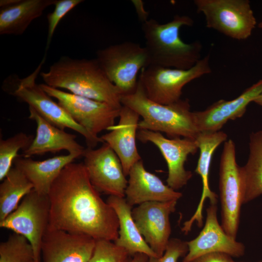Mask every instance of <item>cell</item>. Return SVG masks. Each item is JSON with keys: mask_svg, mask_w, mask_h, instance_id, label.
<instances>
[{"mask_svg": "<svg viewBox=\"0 0 262 262\" xmlns=\"http://www.w3.org/2000/svg\"><path fill=\"white\" fill-rule=\"evenodd\" d=\"M82 157L90 180L99 192L125 197L128 180L119 158L107 144L97 149L87 147Z\"/></svg>", "mask_w": 262, "mask_h": 262, "instance_id": "7c38bea8", "label": "cell"}, {"mask_svg": "<svg viewBox=\"0 0 262 262\" xmlns=\"http://www.w3.org/2000/svg\"><path fill=\"white\" fill-rule=\"evenodd\" d=\"M0 262H35L32 246L25 237L14 232L0 243Z\"/></svg>", "mask_w": 262, "mask_h": 262, "instance_id": "4316f807", "label": "cell"}, {"mask_svg": "<svg viewBox=\"0 0 262 262\" xmlns=\"http://www.w3.org/2000/svg\"><path fill=\"white\" fill-rule=\"evenodd\" d=\"M255 103L262 106V93L253 101Z\"/></svg>", "mask_w": 262, "mask_h": 262, "instance_id": "d590c367", "label": "cell"}, {"mask_svg": "<svg viewBox=\"0 0 262 262\" xmlns=\"http://www.w3.org/2000/svg\"><path fill=\"white\" fill-rule=\"evenodd\" d=\"M205 224L198 236L187 242L188 252L182 262H191L204 254L219 252L239 258L245 253L244 245L230 237L224 231L217 219V206L211 204L207 209Z\"/></svg>", "mask_w": 262, "mask_h": 262, "instance_id": "9a60e30c", "label": "cell"}, {"mask_svg": "<svg viewBox=\"0 0 262 262\" xmlns=\"http://www.w3.org/2000/svg\"><path fill=\"white\" fill-rule=\"evenodd\" d=\"M96 60L108 79L122 96L133 93L138 85L140 71L150 65L145 47L131 41L110 45L99 49Z\"/></svg>", "mask_w": 262, "mask_h": 262, "instance_id": "8992f818", "label": "cell"}, {"mask_svg": "<svg viewBox=\"0 0 262 262\" xmlns=\"http://www.w3.org/2000/svg\"><path fill=\"white\" fill-rule=\"evenodd\" d=\"M56 0H20L9 7L0 8V34L21 35L31 22L40 16Z\"/></svg>", "mask_w": 262, "mask_h": 262, "instance_id": "cb8c5ba5", "label": "cell"}, {"mask_svg": "<svg viewBox=\"0 0 262 262\" xmlns=\"http://www.w3.org/2000/svg\"><path fill=\"white\" fill-rule=\"evenodd\" d=\"M211 71L208 54L188 69L150 65L141 70L138 81L150 100L167 105L181 99L182 90L186 84Z\"/></svg>", "mask_w": 262, "mask_h": 262, "instance_id": "52a82bcc", "label": "cell"}, {"mask_svg": "<svg viewBox=\"0 0 262 262\" xmlns=\"http://www.w3.org/2000/svg\"><path fill=\"white\" fill-rule=\"evenodd\" d=\"M29 118L36 124V135L29 147L23 151L22 157L31 158L33 155L47 152L55 153L66 150L69 154L83 156L85 148L76 140V136L52 125L29 107Z\"/></svg>", "mask_w": 262, "mask_h": 262, "instance_id": "ffe728a7", "label": "cell"}, {"mask_svg": "<svg viewBox=\"0 0 262 262\" xmlns=\"http://www.w3.org/2000/svg\"><path fill=\"white\" fill-rule=\"evenodd\" d=\"M20 0H0V8L9 7L18 3Z\"/></svg>", "mask_w": 262, "mask_h": 262, "instance_id": "e575fe53", "label": "cell"}, {"mask_svg": "<svg viewBox=\"0 0 262 262\" xmlns=\"http://www.w3.org/2000/svg\"><path fill=\"white\" fill-rule=\"evenodd\" d=\"M96 243L86 235L47 229L41 249L43 262H88Z\"/></svg>", "mask_w": 262, "mask_h": 262, "instance_id": "2e32d148", "label": "cell"}, {"mask_svg": "<svg viewBox=\"0 0 262 262\" xmlns=\"http://www.w3.org/2000/svg\"><path fill=\"white\" fill-rule=\"evenodd\" d=\"M194 22L188 16L176 15L171 21L164 24L154 19L143 23L145 47L150 65L180 69L194 66L201 59L202 45L199 41L185 43L180 36L182 26H192Z\"/></svg>", "mask_w": 262, "mask_h": 262, "instance_id": "3957f363", "label": "cell"}, {"mask_svg": "<svg viewBox=\"0 0 262 262\" xmlns=\"http://www.w3.org/2000/svg\"><path fill=\"white\" fill-rule=\"evenodd\" d=\"M149 257L144 253H138L134 255L129 262H147Z\"/></svg>", "mask_w": 262, "mask_h": 262, "instance_id": "836d02e7", "label": "cell"}, {"mask_svg": "<svg viewBox=\"0 0 262 262\" xmlns=\"http://www.w3.org/2000/svg\"><path fill=\"white\" fill-rule=\"evenodd\" d=\"M131 1L135 9L139 19L142 23L147 21L149 14L144 8L143 1L141 0H132Z\"/></svg>", "mask_w": 262, "mask_h": 262, "instance_id": "d6a6232c", "label": "cell"}, {"mask_svg": "<svg viewBox=\"0 0 262 262\" xmlns=\"http://www.w3.org/2000/svg\"><path fill=\"white\" fill-rule=\"evenodd\" d=\"M191 262H236L230 256L219 252L211 253L200 256Z\"/></svg>", "mask_w": 262, "mask_h": 262, "instance_id": "1f68e13d", "label": "cell"}, {"mask_svg": "<svg viewBox=\"0 0 262 262\" xmlns=\"http://www.w3.org/2000/svg\"><path fill=\"white\" fill-rule=\"evenodd\" d=\"M121 101L122 105L131 109L142 117L138 123V130L164 132L169 138L196 139L200 133L188 99H180L167 105L156 103L147 96L138 81L135 91L122 95Z\"/></svg>", "mask_w": 262, "mask_h": 262, "instance_id": "277c9868", "label": "cell"}, {"mask_svg": "<svg viewBox=\"0 0 262 262\" xmlns=\"http://www.w3.org/2000/svg\"><path fill=\"white\" fill-rule=\"evenodd\" d=\"M194 3L204 16L207 28L230 38L246 39L256 27L248 0H195Z\"/></svg>", "mask_w": 262, "mask_h": 262, "instance_id": "ba28073f", "label": "cell"}, {"mask_svg": "<svg viewBox=\"0 0 262 262\" xmlns=\"http://www.w3.org/2000/svg\"><path fill=\"white\" fill-rule=\"evenodd\" d=\"M240 167L237 163L234 142H224L219 166V188L222 225L224 231L236 239L243 204V184Z\"/></svg>", "mask_w": 262, "mask_h": 262, "instance_id": "9c48e42d", "label": "cell"}, {"mask_svg": "<svg viewBox=\"0 0 262 262\" xmlns=\"http://www.w3.org/2000/svg\"><path fill=\"white\" fill-rule=\"evenodd\" d=\"M45 61L44 57L36 69L28 76L20 78L16 75H11L3 81V90L26 103L41 116L55 126L64 130L69 128L84 137L88 148H94L103 141L100 137H95L75 122L66 111L58 102L54 101L36 82Z\"/></svg>", "mask_w": 262, "mask_h": 262, "instance_id": "5b68a950", "label": "cell"}, {"mask_svg": "<svg viewBox=\"0 0 262 262\" xmlns=\"http://www.w3.org/2000/svg\"><path fill=\"white\" fill-rule=\"evenodd\" d=\"M227 135L219 131L212 132H200L196 138L199 156L195 172L201 179L202 184V194L197 208L194 214L185 221L181 231L187 234L191 230L193 224L196 222L198 227L203 225V209L205 201L208 199L211 204L217 203V195L212 191L209 185V173L212 158L217 147L227 140Z\"/></svg>", "mask_w": 262, "mask_h": 262, "instance_id": "44dd1931", "label": "cell"}, {"mask_svg": "<svg viewBox=\"0 0 262 262\" xmlns=\"http://www.w3.org/2000/svg\"><path fill=\"white\" fill-rule=\"evenodd\" d=\"M83 0H56L54 10L47 15L48 35L46 51L49 48L55 31L62 19Z\"/></svg>", "mask_w": 262, "mask_h": 262, "instance_id": "f546056e", "label": "cell"}, {"mask_svg": "<svg viewBox=\"0 0 262 262\" xmlns=\"http://www.w3.org/2000/svg\"><path fill=\"white\" fill-rule=\"evenodd\" d=\"M177 200L149 201L132 209V216L141 234L157 257L163 255L170 240V215Z\"/></svg>", "mask_w": 262, "mask_h": 262, "instance_id": "5bb4252c", "label": "cell"}, {"mask_svg": "<svg viewBox=\"0 0 262 262\" xmlns=\"http://www.w3.org/2000/svg\"><path fill=\"white\" fill-rule=\"evenodd\" d=\"M258 27L259 28L262 29V21L258 24Z\"/></svg>", "mask_w": 262, "mask_h": 262, "instance_id": "8d00e7d4", "label": "cell"}, {"mask_svg": "<svg viewBox=\"0 0 262 262\" xmlns=\"http://www.w3.org/2000/svg\"><path fill=\"white\" fill-rule=\"evenodd\" d=\"M40 75L45 84L121 108L122 94L108 79L96 59L61 57Z\"/></svg>", "mask_w": 262, "mask_h": 262, "instance_id": "7a4b0ae2", "label": "cell"}, {"mask_svg": "<svg viewBox=\"0 0 262 262\" xmlns=\"http://www.w3.org/2000/svg\"><path fill=\"white\" fill-rule=\"evenodd\" d=\"M78 158L77 155L68 153L43 161H35L18 156L14 164L31 182L34 191L40 195H48L52 184L62 169Z\"/></svg>", "mask_w": 262, "mask_h": 262, "instance_id": "7402d4cb", "label": "cell"}, {"mask_svg": "<svg viewBox=\"0 0 262 262\" xmlns=\"http://www.w3.org/2000/svg\"><path fill=\"white\" fill-rule=\"evenodd\" d=\"M247 161L241 166L243 183V204L262 195V133L250 137Z\"/></svg>", "mask_w": 262, "mask_h": 262, "instance_id": "d4e9b609", "label": "cell"}, {"mask_svg": "<svg viewBox=\"0 0 262 262\" xmlns=\"http://www.w3.org/2000/svg\"><path fill=\"white\" fill-rule=\"evenodd\" d=\"M137 138L143 143L151 142L159 149L168 167L167 185L174 190L187 184L192 173L186 170L184 164L188 156L198 149L196 139L178 137L167 138L161 132L138 130Z\"/></svg>", "mask_w": 262, "mask_h": 262, "instance_id": "4fadbf2b", "label": "cell"}, {"mask_svg": "<svg viewBox=\"0 0 262 262\" xmlns=\"http://www.w3.org/2000/svg\"><path fill=\"white\" fill-rule=\"evenodd\" d=\"M0 184V221L3 220L18 206L21 199L33 186L24 173L12 167Z\"/></svg>", "mask_w": 262, "mask_h": 262, "instance_id": "484cf974", "label": "cell"}, {"mask_svg": "<svg viewBox=\"0 0 262 262\" xmlns=\"http://www.w3.org/2000/svg\"><path fill=\"white\" fill-rule=\"evenodd\" d=\"M50 202L48 195L33 189L17 208L3 220L0 227L25 237L33 249L35 262H40L43 239L49 223Z\"/></svg>", "mask_w": 262, "mask_h": 262, "instance_id": "30bf717a", "label": "cell"}, {"mask_svg": "<svg viewBox=\"0 0 262 262\" xmlns=\"http://www.w3.org/2000/svg\"><path fill=\"white\" fill-rule=\"evenodd\" d=\"M262 262V260L259 261L257 262Z\"/></svg>", "mask_w": 262, "mask_h": 262, "instance_id": "74e56055", "label": "cell"}, {"mask_svg": "<svg viewBox=\"0 0 262 262\" xmlns=\"http://www.w3.org/2000/svg\"><path fill=\"white\" fill-rule=\"evenodd\" d=\"M48 229L114 242L118 237L117 215L92 184L83 163L66 165L48 194Z\"/></svg>", "mask_w": 262, "mask_h": 262, "instance_id": "6da1fadb", "label": "cell"}, {"mask_svg": "<svg viewBox=\"0 0 262 262\" xmlns=\"http://www.w3.org/2000/svg\"><path fill=\"white\" fill-rule=\"evenodd\" d=\"M33 138L24 132L18 133L3 140H0V180H2L11 168L20 149L25 150L32 143Z\"/></svg>", "mask_w": 262, "mask_h": 262, "instance_id": "83f0119b", "label": "cell"}, {"mask_svg": "<svg viewBox=\"0 0 262 262\" xmlns=\"http://www.w3.org/2000/svg\"><path fill=\"white\" fill-rule=\"evenodd\" d=\"M40 87L58 103L78 124L93 136L108 130L115 125L121 108L106 103L73 94L49 86L45 83Z\"/></svg>", "mask_w": 262, "mask_h": 262, "instance_id": "8fae6325", "label": "cell"}, {"mask_svg": "<svg viewBox=\"0 0 262 262\" xmlns=\"http://www.w3.org/2000/svg\"><path fill=\"white\" fill-rule=\"evenodd\" d=\"M131 256L114 242L96 240L92 256L88 262H129Z\"/></svg>", "mask_w": 262, "mask_h": 262, "instance_id": "f1b7e54d", "label": "cell"}, {"mask_svg": "<svg viewBox=\"0 0 262 262\" xmlns=\"http://www.w3.org/2000/svg\"><path fill=\"white\" fill-rule=\"evenodd\" d=\"M262 93V79L246 89L234 99H220L205 110L194 112L200 132L218 131L229 120L242 117L248 105Z\"/></svg>", "mask_w": 262, "mask_h": 262, "instance_id": "ac0fdd59", "label": "cell"}, {"mask_svg": "<svg viewBox=\"0 0 262 262\" xmlns=\"http://www.w3.org/2000/svg\"><path fill=\"white\" fill-rule=\"evenodd\" d=\"M125 198L131 206L149 201L178 200L181 193L165 185L160 178L147 171L143 161H139L131 168Z\"/></svg>", "mask_w": 262, "mask_h": 262, "instance_id": "d6986e66", "label": "cell"}, {"mask_svg": "<svg viewBox=\"0 0 262 262\" xmlns=\"http://www.w3.org/2000/svg\"><path fill=\"white\" fill-rule=\"evenodd\" d=\"M139 117L136 112L122 105L118 123L109 128V132L100 137L119 158L126 176L133 164L142 160L136 144Z\"/></svg>", "mask_w": 262, "mask_h": 262, "instance_id": "e0dca14e", "label": "cell"}, {"mask_svg": "<svg viewBox=\"0 0 262 262\" xmlns=\"http://www.w3.org/2000/svg\"><path fill=\"white\" fill-rule=\"evenodd\" d=\"M188 252L187 242L178 238L170 239L163 255L160 257H149L147 262H178Z\"/></svg>", "mask_w": 262, "mask_h": 262, "instance_id": "4dcf8cb0", "label": "cell"}, {"mask_svg": "<svg viewBox=\"0 0 262 262\" xmlns=\"http://www.w3.org/2000/svg\"><path fill=\"white\" fill-rule=\"evenodd\" d=\"M106 202L115 211L119 222L118 237L114 242L131 256L142 253L149 257H157L139 232L132 216V207L125 198L110 196Z\"/></svg>", "mask_w": 262, "mask_h": 262, "instance_id": "603a6c76", "label": "cell"}]
</instances>
